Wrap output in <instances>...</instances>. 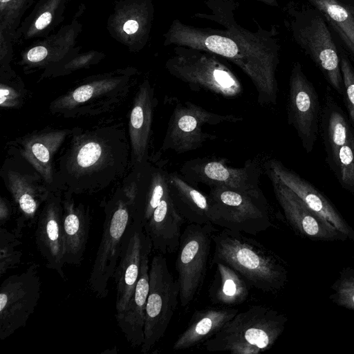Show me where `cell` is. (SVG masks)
<instances>
[{"label":"cell","instance_id":"obj_1","mask_svg":"<svg viewBox=\"0 0 354 354\" xmlns=\"http://www.w3.org/2000/svg\"><path fill=\"white\" fill-rule=\"evenodd\" d=\"M212 264L228 265L250 284L265 292L280 290L287 279L284 263L273 251L244 233L223 229L216 231Z\"/></svg>","mask_w":354,"mask_h":354},{"label":"cell","instance_id":"obj_2","mask_svg":"<svg viewBox=\"0 0 354 354\" xmlns=\"http://www.w3.org/2000/svg\"><path fill=\"white\" fill-rule=\"evenodd\" d=\"M287 317L263 306H252L237 313L204 342L209 352L259 354L270 349L285 329Z\"/></svg>","mask_w":354,"mask_h":354},{"label":"cell","instance_id":"obj_3","mask_svg":"<svg viewBox=\"0 0 354 354\" xmlns=\"http://www.w3.org/2000/svg\"><path fill=\"white\" fill-rule=\"evenodd\" d=\"M209 188L213 225L253 236L272 225L270 207L263 194L225 187Z\"/></svg>","mask_w":354,"mask_h":354},{"label":"cell","instance_id":"obj_4","mask_svg":"<svg viewBox=\"0 0 354 354\" xmlns=\"http://www.w3.org/2000/svg\"><path fill=\"white\" fill-rule=\"evenodd\" d=\"M149 290L145 308L144 342L141 351L149 352L164 336L179 300V286L162 254L149 265Z\"/></svg>","mask_w":354,"mask_h":354},{"label":"cell","instance_id":"obj_5","mask_svg":"<svg viewBox=\"0 0 354 354\" xmlns=\"http://www.w3.org/2000/svg\"><path fill=\"white\" fill-rule=\"evenodd\" d=\"M216 231L213 224L189 223L182 232L175 268L183 307L187 306L202 288Z\"/></svg>","mask_w":354,"mask_h":354},{"label":"cell","instance_id":"obj_6","mask_svg":"<svg viewBox=\"0 0 354 354\" xmlns=\"http://www.w3.org/2000/svg\"><path fill=\"white\" fill-rule=\"evenodd\" d=\"M171 75L193 91H205L227 99L239 97L242 84L234 73L217 59L197 53H180L167 63Z\"/></svg>","mask_w":354,"mask_h":354},{"label":"cell","instance_id":"obj_7","mask_svg":"<svg viewBox=\"0 0 354 354\" xmlns=\"http://www.w3.org/2000/svg\"><path fill=\"white\" fill-rule=\"evenodd\" d=\"M41 296L39 266L32 263L23 272L10 275L0 287V339L26 326Z\"/></svg>","mask_w":354,"mask_h":354},{"label":"cell","instance_id":"obj_8","mask_svg":"<svg viewBox=\"0 0 354 354\" xmlns=\"http://www.w3.org/2000/svg\"><path fill=\"white\" fill-rule=\"evenodd\" d=\"M243 119L234 115H221L205 110L191 102L178 103L171 114L163 148L183 153L200 148L214 135L205 131L207 126L236 122Z\"/></svg>","mask_w":354,"mask_h":354},{"label":"cell","instance_id":"obj_9","mask_svg":"<svg viewBox=\"0 0 354 354\" xmlns=\"http://www.w3.org/2000/svg\"><path fill=\"white\" fill-rule=\"evenodd\" d=\"M180 173L195 187L202 183L209 187H225L263 194L259 187L261 168L254 160H248L242 167H232L223 158H196L185 162Z\"/></svg>","mask_w":354,"mask_h":354},{"label":"cell","instance_id":"obj_10","mask_svg":"<svg viewBox=\"0 0 354 354\" xmlns=\"http://www.w3.org/2000/svg\"><path fill=\"white\" fill-rule=\"evenodd\" d=\"M132 221L131 209L122 203L106 213L101 241L88 279L89 288L100 298L108 295V283L113 277L124 234Z\"/></svg>","mask_w":354,"mask_h":354},{"label":"cell","instance_id":"obj_11","mask_svg":"<svg viewBox=\"0 0 354 354\" xmlns=\"http://www.w3.org/2000/svg\"><path fill=\"white\" fill-rule=\"evenodd\" d=\"M152 244L140 221H133L124 234L113 278L115 282V318L126 310L138 282L146 248Z\"/></svg>","mask_w":354,"mask_h":354},{"label":"cell","instance_id":"obj_12","mask_svg":"<svg viewBox=\"0 0 354 354\" xmlns=\"http://www.w3.org/2000/svg\"><path fill=\"white\" fill-rule=\"evenodd\" d=\"M268 176L286 220L296 231L314 240L333 241L343 237L332 224L311 210L292 189L274 176Z\"/></svg>","mask_w":354,"mask_h":354},{"label":"cell","instance_id":"obj_13","mask_svg":"<svg viewBox=\"0 0 354 354\" xmlns=\"http://www.w3.org/2000/svg\"><path fill=\"white\" fill-rule=\"evenodd\" d=\"M263 167L268 176H274L292 189L311 210L332 224L342 234L346 237H354L353 232L344 219L310 184L277 159L268 160Z\"/></svg>","mask_w":354,"mask_h":354},{"label":"cell","instance_id":"obj_14","mask_svg":"<svg viewBox=\"0 0 354 354\" xmlns=\"http://www.w3.org/2000/svg\"><path fill=\"white\" fill-rule=\"evenodd\" d=\"M35 225V243L46 261V266L66 280L62 212L60 207L55 203L49 204L40 214Z\"/></svg>","mask_w":354,"mask_h":354},{"label":"cell","instance_id":"obj_15","mask_svg":"<svg viewBox=\"0 0 354 354\" xmlns=\"http://www.w3.org/2000/svg\"><path fill=\"white\" fill-rule=\"evenodd\" d=\"M300 39L330 84L341 90L340 61L330 32L319 16L313 18L300 32Z\"/></svg>","mask_w":354,"mask_h":354},{"label":"cell","instance_id":"obj_16","mask_svg":"<svg viewBox=\"0 0 354 354\" xmlns=\"http://www.w3.org/2000/svg\"><path fill=\"white\" fill-rule=\"evenodd\" d=\"M185 222L168 192L143 225V229L151 241L153 250L163 255L169 254L177 251L181 227Z\"/></svg>","mask_w":354,"mask_h":354},{"label":"cell","instance_id":"obj_17","mask_svg":"<svg viewBox=\"0 0 354 354\" xmlns=\"http://www.w3.org/2000/svg\"><path fill=\"white\" fill-rule=\"evenodd\" d=\"M288 118L303 140L315 131L317 102L315 93L302 73L296 66L290 79Z\"/></svg>","mask_w":354,"mask_h":354},{"label":"cell","instance_id":"obj_18","mask_svg":"<svg viewBox=\"0 0 354 354\" xmlns=\"http://www.w3.org/2000/svg\"><path fill=\"white\" fill-rule=\"evenodd\" d=\"M152 250V244L146 248L134 293L124 312L116 318L121 331L134 347L141 346L144 342L145 308L149 290V256Z\"/></svg>","mask_w":354,"mask_h":354},{"label":"cell","instance_id":"obj_19","mask_svg":"<svg viewBox=\"0 0 354 354\" xmlns=\"http://www.w3.org/2000/svg\"><path fill=\"white\" fill-rule=\"evenodd\" d=\"M167 181L172 202L186 222L212 224L208 195L203 194L177 171L167 174Z\"/></svg>","mask_w":354,"mask_h":354},{"label":"cell","instance_id":"obj_20","mask_svg":"<svg viewBox=\"0 0 354 354\" xmlns=\"http://www.w3.org/2000/svg\"><path fill=\"white\" fill-rule=\"evenodd\" d=\"M239 310L230 307H207L195 310L187 328L173 345L174 351H181L205 342L229 322Z\"/></svg>","mask_w":354,"mask_h":354},{"label":"cell","instance_id":"obj_21","mask_svg":"<svg viewBox=\"0 0 354 354\" xmlns=\"http://www.w3.org/2000/svg\"><path fill=\"white\" fill-rule=\"evenodd\" d=\"M208 289V297L214 304L233 308L244 303L252 287L250 283L228 265L217 262Z\"/></svg>","mask_w":354,"mask_h":354},{"label":"cell","instance_id":"obj_22","mask_svg":"<svg viewBox=\"0 0 354 354\" xmlns=\"http://www.w3.org/2000/svg\"><path fill=\"white\" fill-rule=\"evenodd\" d=\"M91 228L88 215L72 205L62 213L64 261L68 265L80 266L84 260Z\"/></svg>","mask_w":354,"mask_h":354},{"label":"cell","instance_id":"obj_23","mask_svg":"<svg viewBox=\"0 0 354 354\" xmlns=\"http://www.w3.org/2000/svg\"><path fill=\"white\" fill-rule=\"evenodd\" d=\"M337 29L348 47L354 53V15L337 0H312Z\"/></svg>","mask_w":354,"mask_h":354},{"label":"cell","instance_id":"obj_24","mask_svg":"<svg viewBox=\"0 0 354 354\" xmlns=\"http://www.w3.org/2000/svg\"><path fill=\"white\" fill-rule=\"evenodd\" d=\"M23 232L13 228L8 230L6 226L0 227V275L18 266L23 253Z\"/></svg>","mask_w":354,"mask_h":354},{"label":"cell","instance_id":"obj_25","mask_svg":"<svg viewBox=\"0 0 354 354\" xmlns=\"http://www.w3.org/2000/svg\"><path fill=\"white\" fill-rule=\"evenodd\" d=\"M168 192L167 174L162 171L156 172L153 175L151 187L148 192L146 201L143 204L142 216V226L149 220L153 211Z\"/></svg>","mask_w":354,"mask_h":354},{"label":"cell","instance_id":"obj_26","mask_svg":"<svg viewBox=\"0 0 354 354\" xmlns=\"http://www.w3.org/2000/svg\"><path fill=\"white\" fill-rule=\"evenodd\" d=\"M333 289V301L340 306L354 310V270L344 274Z\"/></svg>","mask_w":354,"mask_h":354},{"label":"cell","instance_id":"obj_27","mask_svg":"<svg viewBox=\"0 0 354 354\" xmlns=\"http://www.w3.org/2000/svg\"><path fill=\"white\" fill-rule=\"evenodd\" d=\"M328 132L333 153L337 159L339 149L348 141L346 123L338 112H333L330 115Z\"/></svg>","mask_w":354,"mask_h":354},{"label":"cell","instance_id":"obj_28","mask_svg":"<svg viewBox=\"0 0 354 354\" xmlns=\"http://www.w3.org/2000/svg\"><path fill=\"white\" fill-rule=\"evenodd\" d=\"M337 161L342 181L348 185H354V151L347 142L339 151Z\"/></svg>","mask_w":354,"mask_h":354},{"label":"cell","instance_id":"obj_29","mask_svg":"<svg viewBox=\"0 0 354 354\" xmlns=\"http://www.w3.org/2000/svg\"><path fill=\"white\" fill-rule=\"evenodd\" d=\"M340 68L346 91L348 109L354 122V71L345 58H342L340 61Z\"/></svg>","mask_w":354,"mask_h":354},{"label":"cell","instance_id":"obj_30","mask_svg":"<svg viewBox=\"0 0 354 354\" xmlns=\"http://www.w3.org/2000/svg\"><path fill=\"white\" fill-rule=\"evenodd\" d=\"M100 145L96 142H91L84 145L80 150L77 160L82 167H88L94 165L101 155Z\"/></svg>","mask_w":354,"mask_h":354},{"label":"cell","instance_id":"obj_31","mask_svg":"<svg viewBox=\"0 0 354 354\" xmlns=\"http://www.w3.org/2000/svg\"><path fill=\"white\" fill-rule=\"evenodd\" d=\"M145 111L141 106H136L132 110L131 124L135 129H140L145 124Z\"/></svg>","mask_w":354,"mask_h":354},{"label":"cell","instance_id":"obj_32","mask_svg":"<svg viewBox=\"0 0 354 354\" xmlns=\"http://www.w3.org/2000/svg\"><path fill=\"white\" fill-rule=\"evenodd\" d=\"M48 55L47 49L43 46L32 48L27 53V59L31 62H39L46 58Z\"/></svg>","mask_w":354,"mask_h":354},{"label":"cell","instance_id":"obj_33","mask_svg":"<svg viewBox=\"0 0 354 354\" xmlns=\"http://www.w3.org/2000/svg\"><path fill=\"white\" fill-rule=\"evenodd\" d=\"M93 88L89 85H84L77 88L73 94V99L78 102H82L91 98Z\"/></svg>","mask_w":354,"mask_h":354},{"label":"cell","instance_id":"obj_34","mask_svg":"<svg viewBox=\"0 0 354 354\" xmlns=\"http://www.w3.org/2000/svg\"><path fill=\"white\" fill-rule=\"evenodd\" d=\"M32 151L35 157L42 162L49 160V151L44 145L37 142L32 146Z\"/></svg>","mask_w":354,"mask_h":354},{"label":"cell","instance_id":"obj_35","mask_svg":"<svg viewBox=\"0 0 354 354\" xmlns=\"http://www.w3.org/2000/svg\"><path fill=\"white\" fill-rule=\"evenodd\" d=\"M51 20V12L50 11L44 12L35 21V28L38 30H42L50 24Z\"/></svg>","mask_w":354,"mask_h":354},{"label":"cell","instance_id":"obj_36","mask_svg":"<svg viewBox=\"0 0 354 354\" xmlns=\"http://www.w3.org/2000/svg\"><path fill=\"white\" fill-rule=\"evenodd\" d=\"M139 29V23L133 19H129L122 25V30L129 35L135 34Z\"/></svg>","mask_w":354,"mask_h":354},{"label":"cell","instance_id":"obj_37","mask_svg":"<svg viewBox=\"0 0 354 354\" xmlns=\"http://www.w3.org/2000/svg\"><path fill=\"white\" fill-rule=\"evenodd\" d=\"M11 212H10L7 205L3 201L1 203L0 207V227L5 226L10 219Z\"/></svg>","mask_w":354,"mask_h":354},{"label":"cell","instance_id":"obj_38","mask_svg":"<svg viewBox=\"0 0 354 354\" xmlns=\"http://www.w3.org/2000/svg\"><path fill=\"white\" fill-rule=\"evenodd\" d=\"M12 0H0L1 3V11L6 8V6H8Z\"/></svg>","mask_w":354,"mask_h":354}]
</instances>
